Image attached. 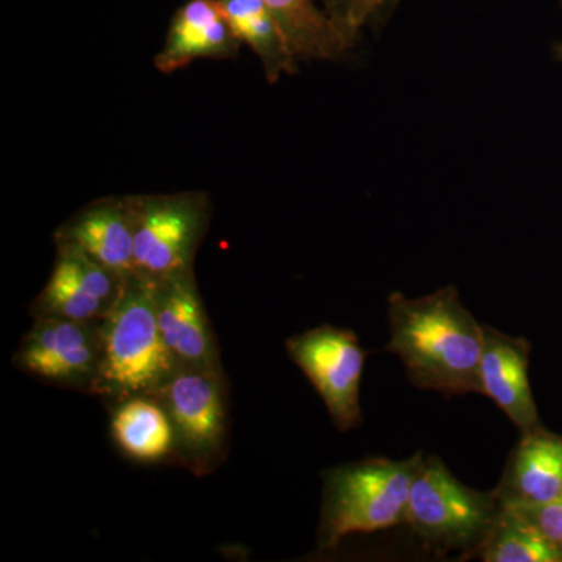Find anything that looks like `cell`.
Here are the masks:
<instances>
[{
    "instance_id": "cell-14",
    "label": "cell",
    "mask_w": 562,
    "mask_h": 562,
    "mask_svg": "<svg viewBox=\"0 0 562 562\" xmlns=\"http://www.w3.org/2000/svg\"><path fill=\"white\" fill-rule=\"evenodd\" d=\"M111 406V435L122 453L139 462L173 460L171 420L154 395H135Z\"/></svg>"
},
{
    "instance_id": "cell-1",
    "label": "cell",
    "mask_w": 562,
    "mask_h": 562,
    "mask_svg": "<svg viewBox=\"0 0 562 562\" xmlns=\"http://www.w3.org/2000/svg\"><path fill=\"white\" fill-rule=\"evenodd\" d=\"M386 351L401 358L414 386L446 397L480 394L483 325L447 286L419 299L392 292Z\"/></svg>"
},
{
    "instance_id": "cell-11",
    "label": "cell",
    "mask_w": 562,
    "mask_h": 562,
    "mask_svg": "<svg viewBox=\"0 0 562 562\" xmlns=\"http://www.w3.org/2000/svg\"><path fill=\"white\" fill-rule=\"evenodd\" d=\"M480 394L490 397L520 431L542 427L530 386L531 344L483 325Z\"/></svg>"
},
{
    "instance_id": "cell-5",
    "label": "cell",
    "mask_w": 562,
    "mask_h": 562,
    "mask_svg": "<svg viewBox=\"0 0 562 562\" xmlns=\"http://www.w3.org/2000/svg\"><path fill=\"white\" fill-rule=\"evenodd\" d=\"M227 380L222 369L179 366L154 397L171 420L173 461L198 476L221 468L228 449Z\"/></svg>"
},
{
    "instance_id": "cell-16",
    "label": "cell",
    "mask_w": 562,
    "mask_h": 562,
    "mask_svg": "<svg viewBox=\"0 0 562 562\" xmlns=\"http://www.w3.org/2000/svg\"><path fill=\"white\" fill-rule=\"evenodd\" d=\"M217 3L241 44L257 55L269 83L295 74L297 57L265 0H217Z\"/></svg>"
},
{
    "instance_id": "cell-7",
    "label": "cell",
    "mask_w": 562,
    "mask_h": 562,
    "mask_svg": "<svg viewBox=\"0 0 562 562\" xmlns=\"http://www.w3.org/2000/svg\"><path fill=\"white\" fill-rule=\"evenodd\" d=\"M286 351L316 387L335 427L342 432L360 427L361 379L368 353L358 336L349 328L325 324L291 336Z\"/></svg>"
},
{
    "instance_id": "cell-10",
    "label": "cell",
    "mask_w": 562,
    "mask_h": 562,
    "mask_svg": "<svg viewBox=\"0 0 562 562\" xmlns=\"http://www.w3.org/2000/svg\"><path fill=\"white\" fill-rule=\"evenodd\" d=\"M55 244H69L121 279L136 276L135 225L128 195L88 203L55 231Z\"/></svg>"
},
{
    "instance_id": "cell-13",
    "label": "cell",
    "mask_w": 562,
    "mask_h": 562,
    "mask_svg": "<svg viewBox=\"0 0 562 562\" xmlns=\"http://www.w3.org/2000/svg\"><path fill=\"white\" fill-rule=\"evenodd\" d=\"M495 497L524 508L553 502L562 494V435L543 427L525 430L509 453Z\"/></svg>"
},
{
    "instance_id": "cell-17",
    "label": "cell",
    "mask_w": 562,
    "mask_h": 562,
    "mask_svg": "<svg viewBox=\"0 0 562 562\" xmlns=\"http://www.w3.org/2000/svg\"><path fill=\"white\" fill-rule=\"evenodd\" d=\"M472 558L484 562H562V549L536 530L517 509L502 505Z\"/></svg>"
},
{
    "instance_id": "cell-18",
    "label": "cell",
    "mask_w": 562,
    "mask_h": 562,
    "mask_svg": "<svg viewBox=\"0 0 562 562\" xmlns=\"http://www.w3.org/2000/svg\"><path fill=\"white\" fill-rule=\"evenodd\" d=\"M111 306L81 283L68 266L55 258L54 269L44 290L32 303L33 317L54 316L72 321H102Z\"/></svg>"
},
{
    "instance_id": "cell-15",
    "label": "cell",
    "mask_w": 562,
    "mask_h": 562,
    "mask_svg": "<svg viewBox=\"0 0 562 562\" xmlns=\"http://www.w3.org/2000/svg\"><path fill=\"white\" fill-rule=\"evenodd\" d=\"M265 2L279 21L297 60H339L357 44L314 0Z\"/></svg>"
},
{
    "instance_id": "cell-3",
    "label": "cell",
    "mask_w": 562,
    "mask_h": 562,
    "mask_svg": "<svg viewBox=\"0 0 562 562\" xmlns=\"http://www.w3.org/2000/svg\"><path fill=\"white\" fill-rule=\"evenodd\" d=\"M422 461V452L402 461L368 458L322 472L317 549H336L355 532L382 531L405 524Z\"/></svg>"
},
{
    "instance_id": "cell-21",
    "label": "cell",
    "mask_w": 562,
    "mask_h": 562,
    "mask_svg": "<svg viewBox=\"0 0 562 562\" xmlns=\"http://www.w3.org/2000/svg\"><path fill=\"white\" fill-rule=\"evenodd\" d=\"M561 2H562V0H561Z\"/></svg>"
},
{
    "instance_id": "cell-6",
    "label": "cell",
    "mask_w": 562,
    "mask_h": 562,
    "mask_svg": "<svg viewBox=\"0 0 562 562\" xmlns=\"http://www.w3.org/2000/svg\"><path fill=\"white\" fill-rule=\"evenodd\" d=\"M136 276L158 281L194 269L195 254L211 221V202L203 191L135 194Z\"/></svg>"
},
{
    "instance_id": "cell-2",
    "label": "cell",
    "mask_w": 562,
    "mask_h": 562,
    "mask_svg": "<svg viewBox=\"0 0 562 562\" xmlns=\"http://www.w3.org/2000/svg\"><path fill=\"white\" fill-rule=\"evenodd\" d=\"M101 330V369L92 395L111 405L154 395L179 368L158 327L155 281L138 276L127 280Z\"/></svg>"
},
{
    "instance_id": "cell-12",
    "label": "cell",
    "mask_w": 562,
    "mask_h": 562,
    "mask_svg": "<svg viewBox=\"0 0 562 562\" xmlns=\"http://www.w3.org/2000/svg\"><path fill=\"white\" fill-rule=\"evenodd\" d=\"M241 46L217 0H188L173 13L154 65L173 74L198 60H233Z\"/></svg>"
},
{
    "instance_id": "cell-8",
    "label": "cell",
    "mask_w": 562,
    "mask_h": 562,
    "mask_svg": "<svg viewBox=\"0 0 562 562\" xmlns=\"http://www.w3.org/2000/svg\"><path fill=\"white\" fill-rule=\"evenodd\" d=\"M33 319L14 353V368L43 383L92 394L101 369L102 321Z\"/></svg>"
},
{
    "instance_id": "cell-9",
    "label": "cell",
    "mask_w": 562,
    "mask_h": 562,
    "mask_svg": "<svg viewBox=\"0 0 562 562\" xmlns=\"http://www.w3.org/2000/svg\"><path fill=\"white\" fill-rule=\"evenodd\" d=\"M155 312L162 341L179 366L222 369L194 269L155 281Z\"/></svg>"
},
{
    "instance_id": "cell-4",
    "label": "cell",
    "mask_w": 562,
    "mask_h": 562,
    "mask_svg": "<svg viewBox=\"0 0 562 562\" xmlns=\"http://www.w3.org/2000/svg\"><path fill=\"white\" fill-rule=\"evenodd\" d=\"M501 508L494 492L465 486L441 458L430 454L414 479L405 524L431 552L472 558Z\"/></svg>"
},
{
    "instance_id": "cell-20",
    "label": "cell",
    "mask_w": 562,
    "mask_h": 562,
    "mask_svg": "<svg viewBox=\"0 0 562 562\" xmlns=\"http://www.w3.org/2000/svg\"><path fill=\"white\" fill-rule=\"evenodd\" d=\"M509 508H513V506H509ZM514 509L522 514L525 519L536 530L541 531L550 542L562 549V494L553 502L546 503V505L524 506V508Z\"/></svg>"
},
{
    "instance_id": "cell-19",
    "label": "cell",
    "mask_w": 562,
    "mask_h": 562,
    "mask_svg": "<svg viewBox=\"0 0 562 562\" xmlns=\"http://www.w3.org/2000/svg\"><path fill=\"white\" fill-rule=\"evenodd\" d=\"M344 32L358 41V33L386 0H314Z\"/></svg>"
}]
</instances>
